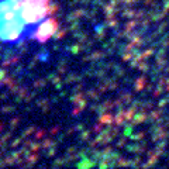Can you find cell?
Instances as JSON below:
<instances>
[{
    "instance_id": "cell-1",
    "label": "cell",
    "mask_w": 169,
    "mask_h": 169,
    "mask_svg": "<svg viewBox=\"0 0 169 169\" xmlns=\"http://www.w3.org/2000/svg\"><path fill=\"white\" fill-rule=\"evenodd\" d=\"M56 31L51 0H0V44L46 42Z\"/></svg>"
}]
</instances>
